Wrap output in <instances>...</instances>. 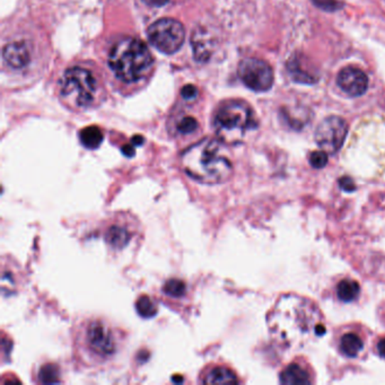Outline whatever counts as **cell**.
Instances as JSON below:
<instances>
[{"instance_id":"cell-29","label":"cell","mask_w":385,"mask_h":385,"mask_svg":"<svg viewBox=\"0 0 385 385\" xmlns=\"http://www.w3.org/2000/svg\"><path fill=\"white\" fill-rule=\"evenodd\" d=\"M131 143L135 145V146H141L143 143V138L141 136H135L132 138Z\"/></svg>"},{"instance_id":"cell-30","label":"cell","mask_w":385,"mask_h":385,"mask_svg":"<svg viewBox=\"0 0 385 385\" xmlns=\"http://www.w3.org/2000/svg\"><path fill=\"white\" fill-rule=\"evenodd\" d=\"M173 382H175V383H180V382H182V377L180 376V377H175L174 376L173 377Z\"/></svg>"},{"instance_id":"cell-9","label":"cell","mask_w":385,"mask_h":385,"mask_svg":"<svg viewBox=\"0 0 385 385\" xmlns=\"http://www.w3.org/2000/svg\"><path fill=\"white\" fill-rule=\"evenodd\" d=\"M85 342L92 354L99 358L111 357L118 348L114 333L101 321H93L88 325Z\"/></svg>"},{"instance_id":"cell-1","label":"cell","mask_w":385,"mask_h":385,"mask_svg":"<svg viewBox=\"0 0 385 385\" xmlns=\"http://www.w3.org/2000/svg\"><path fill=\"white\" fill-rule=\"evenodd\" d=\"M270 330L275 338L289 347L303 346L312 336L327 332L322 314L311 300L298 295H283L269 318Z\"/></svg>"},{"instance_id":"cell-6","label":"cell","mask_w":385,"mask_h":385,"mask_svg":"<svg viewBox=\"0 0 385 385\" xmlns=\"http://www.w3.org/2000/svg\"><path fill=\"white\" fill-rule=\"evenodd\" d=\"M149 42L161 53L172 55L179 51L185 43V26L173 18H162L149 26Z\"/></svg>"},{"instance_id":"cell-10","label":"cell","mask_w":385,"mask_h":385,"mask_svg":"<svg viewBox=\"0 0 385 385\" xmlns=\"http://www.w3.org/2000/svg\"><path fill=\"white\" fill-rule=\"evenodd\" d=\"M337 83L349 97H362L369 88V77L357 67H345L339 72Z\"/></svg>"},{"instance_id":"cell-16","label":"cell","mask_w":385,"mask_h":385,"mask_svg":"<svg viewBox=\"0 0 385 385\" xmlns=\"http://www.w3.org/2000/svg\"><path fill=\"white\" fill-rule=\"evenodd\" d=\"M103 132L99 128L92 126V127L84 128L80 134V143L87 149H97L102 143Z\"/></svg>"},{"instance_id":"cell-3","label":"cell","mask_w":385,"mask_h":385,"mask_svg":"<svg viewBox=\"0 0 385 385\" xmlns=\"http://www.w3.org/2000/svg\"><path fill=\"white\" fill-rule=\"evenodd\" d=\"M107 64L116 78L124 83H135L145 77L153 65V57L143 41L124 38L111 48Z\"/></svg>"},{"instance_id":"cell-2","label":"cell","mask_w":385,"mask_h":385,"mask_svg":"<svg viewBox=\"0 0 385 385\" xmlns=\"http://www.w3.org/2000/svg\"><path fill=\"white\" fill-rule=\"evenodd\" d=\"M182 168L195 181L205 185L224 183L233 174V164L219 141H204L182 155Z\"/></svg>"},{"instance_id":"cell-17","label":"cell","mask_w":385,"mask_h":385,"mask_svg":"<svg viewBox=\"0 0 385 385\" xmlns=\"http://www.w3.org/2000/svg\"><path fill=\"white\" fill-rule=\"evenodd\" d=\"M361 292L359 285L356 281H350V279H345V281H340L338 285V289H337V294L338 298L342 300V302H352L358 298Z\"/></svg>"},{"instance_id":"cell-5","label":"cell","mask_w":385,"mask_h":385,"mask_svg":"<svg viewBox=\"0 0 385 385\" xmlns=\"http://www.w3.org/2000/svg\"><path fill=\"white\" fill-rule=\"evenodd\" d=\"M97 93V82L93 72L82 67L66 70L61 80L63 97L75 107H87L93 103Z\"/></svg>"},{"instance_id":"cell-26","label":"cell","mask_w":385,"mask_h":385,"mask_svg":"<svg viewBox=\"0 0 385 385\" xmlns=\"http://www.w3.org/2000/svg\"><path fill=\"white\" fill-rule=\"evenodd\" d=\"M121 151L124 156L132 157L135 155V145L134 143H131V145H124Z\"/></svg>"},{"instance_id":"cell-19","label":"cell","mask_w":385,"mask_h":385,"mask_svg":"<svg viewBox=\"0 0 385 385\" xmlns=\"http://www.w3.org/2000/svg\"><path fill=\"white\" fill-rule=\"evenodd\" d=\"M38 377H39V382L42 384H55V383L60 382V371L58 366L47 364L42 366Z\"/></svg>"},{"instance_id":"cell-25","label":"cell","mask_w":385,"mask_h":385,"mask_svg":"<svg viewBox=\"0 0 385 385\" xmlns=\"http://www.w3.org/2000/svg\"><path fill=\"white\" fill-rule=\"evenodd\" d=\"M339 185H340L342 190L346 191V192H352V191H355L356 189L354 181L350 178H347V176H344V178L339 180Z\"/></svg>"},{"instance_id":"cell-22","label":"cell","mask_w":385,"mask_h":385,"mask_svg":"<svg viewBox=\"0 0 385 385\" xmlns=\"http://www.w3.org/2000/svg\"><path fill=\"white\" fill-rule=\"evenodd\" d=\"M310 164H311L312 168H325L327 164V153H325V151H317L312 153L311 156H310Z\"/></svg>"},{"instance_id":"cell-28","label":"cell","mask_w":385,"mask_h":385,"mask_svg":"<svg viewBox=\"0 0 385 385\" xmlns=\"http://www.w3.org/2000/svg\"><path fill=\"white\" fill-rule=\"evenodd\" d=\"M377 352L380 354L381 357L385 358V339H382V340L377 344Z\"/></svg>"},{"instance_id":"cell-4","label":"cell","mask_w":385,"mask_h":385,"mask_svg":"<svg viewBox=\"0 0 385 385\" xmlns=\"http://www.w3.org/2000/svg\"><path fill=\"white\" fill-rule=\"evenodd\" d=\"M214 127L220 141L239 143L249 130L256 129L254 111L246 103L241 101L224 103L216 113Z\"/></svg>"},{"instance_id":"cell-15","label":"cell","mask_w":385,"mask_h":385,"mask_svg":"<svg viewBox=\"0 0 385 385\" xmlns=\"http://www.w3.org/2000/svg\"><path fill=\"white\" fill-rule=\"evenodd\" d=\"M364 342L355 333H346L340 340V349L348 357H356L363 350Z\"/></svg>"},{"instance_id":"cell-7","label":"cell","mask_w":385,"mask_h":385,"mask_svg":"<svg viewBox=\"0 0 385 385\" xmlns=\"http://www.w3.org/2000/svg\"><path fill=\"white\" fill-rule=\"evenodd\" d=\"M239 76L246 87L254 92H267L273 85V70L266 61L246 58L239 63Z\"/></svg>"},{"instance_id":"cell-24","label":"cell","mask_w":385,"mask_h":385,"mask_svg":"<svg viewBox=\"0 0 385 385\" xmlns=\"http://www.w3.org/2000/svg\"><path fill=\"white\" fill-rule=\"evenodd\" d=\"M197 94H198V90H197L195 85H185V87L182 88L181 95L183 99H195L197 97Z\"/></svg>"},{"instance_id":"cell-27","label":"cell","mask_w":385,"mask_h":385,"mask_svg":"<svg viewBox=\"0 0 385 385\" xmlns=\"http://www.w3.org/2000/svg\"><path fill=\"white\" fill-rule=\"evenodd\" d=\"M143 1L151 7H161L168 4V0H143Z\"/></svg>"},{"instance_id":"cell-21","label":"cell","mask_w":385,"mask_h":385,"mask_svg":"<svg viewBox=\"0 0 385 385\" xmlns=\"http://www.w3.org/2000/svg\"><path fill=\"white\" fill-rule=\"evenodd\" d=\"M199 128V124L193 116H183L178 124H176V131L180 135L188 136L192 135L193 132L197 131Z\"/></svg>"},{"instance_id":"cell-8","label":"cell","mask_w":385,"mask_h":385,"mask_svg":"<svg viewBox=\"0 0 385 385\" xmlns=\"http://www.w3.org/2000/svg\"><path fill=\"white\" fill-rule=\"evenodd\" d=\"M348 134V124L340 116L325 118L318 126L315 141L318 146L327 154H336L342 148Z\"/></svg>"},{"instance_id":"cell-11","label":"cell","mask_w":385,"mask_h":385,"mask_svg":"<svg viewBox=\"0 0 385 385\" xmlns=\"http://www.w3.org/2000/svg\"><path fill=\"white\" fill-rule=\"evenodd\" d=\"M4 59L11 68H24L30 63V53L23 42H13L4 49Z\"/></svg>"},{"instance_id":"cell-20","label":"cell","mask_w":385,"mask_h":385,"mask_svg":"<svg viewBox=\"0 0 385 385\" xmlns=\"http://www.w3.org/2000/svg\"><path fill=\"white\" fill-rule=\"evenodd\" d=\"M163 292L166 293L170 298H179L185 296L187 293V285L181 279L172 278L166 281L163 286Z\"/></svg>"},{"instance_id":"cell-23","label":"cell","mask_w":385,"mask_h":385,"mask_svg":"<svg viewBox=\"0 0 385 385\" xmlns=\"http://www.w3.org/2000/svg\"><path fill=\"white\" fill-rule=\"evenodd\" d=\"M312 1L319 9L327 11H335L340 9V4L337 0H312Z\"/></svg>"},{"instance_id":"cell-18","label":"cell","mask_w":385,"mask_h":385,"mask_svg":"<svg viewBox=\"0 0 385 385\" xmlns=\"http://www.w3.org/2000/svg\"><path fill=\"white\" fill-rule=\"evenodd\" d=\"M136 310H137V313L141 318L151 319V318H154L156 315L158 308H157L156 302L153 298H149L147 295H143L136 302Z\"/></svg>"},{"instance_id":"cell-14","label":"cell","mask_w":385,"mask_h":385,"mask_svg":"<svg viewBox=\"0 0 385 385\" xmlns=\"http://www.w3.org/2000/svg\"><path fill=\"white\" fill-rule=\"evenodd\" d=\"M281 382L283 384H310L311 379L308 372L298 364H292L283 369L281 374Z\"/></svg>"},{"instance_id":"cell-12","label":"cell","mask_w":385,"mask_h":385,"mask_svg":"<svg viewBox=\"0 0 385 385\" xmlns=\"http://www.w3.org/2000/svg\"><path fill=\"white\" fill-rule=\"evenodd\" d=\"M201 382L205 384H234L239 381L232 369L224 366H216V367L207 369L206 373L202 375Z\"/></svg>"},{"instance_id":"cell-13","label":"cell","mask_w":385,"mask_h":385,"mask_svg":"<svg viewBox=\"0 0 385 385\" xmlns=\"http://www.w3.org/2000/svg\"><path fill=\"white\" fill-rule=\"evenodd\" d=\"M131 233L122 225H112L105 233V241L114 249H124L129 243Z\"/></svg>"}]
</instances>
